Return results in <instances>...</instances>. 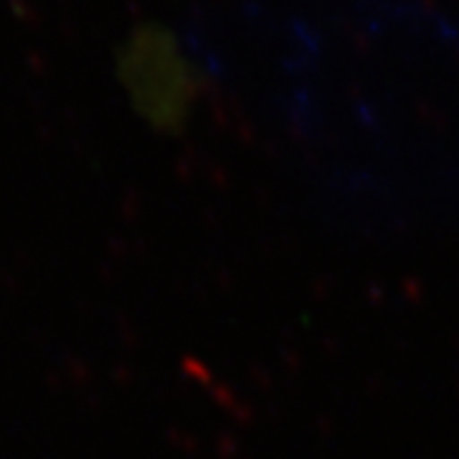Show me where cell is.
<instances>
[{
    "label": "cell",
    "instance_id": "cell-1",
    "mask_svg": "<svg viewBox=\"0 0 459 459\" xmlns=\"http://www.w3.org/2000/svg\"><path fill=\"white\" fill-rule=\"evenodd\" d=\"M120 77L135 110L159 131L177 133L197 98V72L177 51V44L156 29L133 36L120 54Z\"/></svg>",
    "mask_w": 459,
    "mask_h": 459
}]
</instances>
